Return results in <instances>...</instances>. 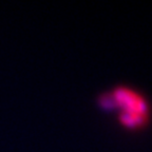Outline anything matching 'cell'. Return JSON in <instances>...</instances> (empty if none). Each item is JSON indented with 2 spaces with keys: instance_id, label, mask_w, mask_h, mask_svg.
<instances>
[{
  "instance_id": "cell-1",
  "label": "cell",
  "mask_w": 152,
  "mask_h": 152,
  "mask_svg": "<svg viewBox=\"0 0 152 152\" xmlns=\"http://www.w3.org/2000/svg\"><path fill=\"white\" fill-rule=\"evenodd\" d=\"M98 107L113 112L118 126L127 132L146 130L152 121V104L148 96L130 85H117L98 95Z\"/></svg>"
}]
</instances>
